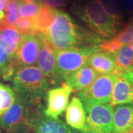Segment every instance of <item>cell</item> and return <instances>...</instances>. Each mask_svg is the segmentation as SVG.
Listing matches in <instances>:
<instances>
[{"mask_svg":"<svg viewBox=\"0 0 133 133\" xmlns=\"http://www.w3.org/2000/svg\"><path fill=\"white\" fill-rule=\"evenodd\" d=\"M56 50L93 48L100 38L86 33L74 22L69 15L58 10L52 22L43 34Z\"/></svg>","mask_w":133,"mask_h":133,"instance_id":"1","label":"cell"},{"mask_svg":"<svg viewBox=\"0 0 133 133\" xmlns=\"http://www.w3.org/2000/svg\"><path fill=\"white\" fill-rule=\"evenodd\" d=\"M79 16L98 36L112 38L118 30L120 24L107 14L98 0L92 1L84 5L80 10Z\"/></svg>","mask_w":133,"mask_h":133,"instance_id":"2","label":"cell"},{"mask_svg":"<svg viewBox=\"0 0 133 133\" xmlns=\"http://www.w3.org/2000/svg\"><path fill=\"white\" fill-rule=\"evenodd\" d=\"M49 84L41 70L34 66L19 68L13 78L15 90L25 98L39 97L47 91Z\"/></svg>","mask_w":133,"mask_h":133,"instance_id":"3","label":"cell"},{"mask_svg":"<svg viewBox=\"0 0 133 133\" xmlns=\"http://www.w3.org/2000/svg\"><path fill=\"white\" fill-rule=\"evenodd\" d=\"M120 72H112L98 76L90 85L80 91L78 96L84 106L109 103L115 82Z\"/></svg>","mask_w":133,"mask_h":133,"instance_id":"4","label":"cell"},{"mask_svg":"<svg viewBox=\"0 0 133 133\" xmlns=\"http://www.w3.org/2000/svg\"><path fill=\"white\" fill-rule=\"evenodd\" d=\"M98 46L93 48L59 50L56 52V72L59 81L82 66L87 65L92 52L98 50Z\"/></svg>","mask_w":133,"mask_h":133,"instance_id":"5","label":"cell"},{"mask_svg":"<svg viewBox=\"0 0 133 133\" xmlns=\"http://www.w3.org/2000/svg\"><path fill=\"white\" fill-rule=\"evenodd\" d=\"M83 133H112L113 107L107 104L86 105Z\"/></svg>","mask_w":133,"mask_h":133,"instance_id":"6","label":"cell"},{"mask_svg":"<svg viewBox=\"0 0 133 133\" xmlns=\"http://www.w3.org/2000/svg\"><path fill=\"white\" fill-rule=\"evenodd\" d=\"M40 46L38 54V67L42 72L48 81L56 84L59 81L56 72V52L57 50L48 42L42 33L36 34Z\"/></svg>","mask_w":133,"mask_h":133,"instance_id":"7","label":"cell"},{"mask_svg":"<svg viewBox=\"0 0 133 133\" xmlns=\"http://www.w3.org/2000/svg\"><path fill=\"white\" fill-rule=\"evenodd\" d=\"M28 115L26 98L17 94L14 103L0 117V128L8 133L14 132L27 121Z\"/></svg>","mask_w":133,"mask_h":133,"instance_id":"8","label":"cell"},{"mask_svg":"<svg viewBox=\"0 0 133 133\" xmlns=\"http://www.w3.org/2000/svg\"><path fill=\"white\" fill-rule=\"evenodd\" d=\"M133 103V70L121 71L115 82L109 104L112 107Z\"/></svg>","mask_w":133,"mask_h":133,"instance_id":"9","label":"cell"},{"mask_svg":"<svg viewBox=\"0 0 133 133\" xmlns=\"http://www.w3.org/2000/svg\"><path fill=\"white\" fill-rule=\"evenodd\" d=\"M40 42L36 35H22L21 42L16 51L14 60L18 67L32 66L38 58Z\"/></svg>","mask_w":133,"mask_h":133,"instance_id":"10","label":"cell"},{"mask_svg":"<svg viewBox=\"0 0 133 133\" xmlns=\"http://www.w3.org/2000/svg\"><path fill=\"white\" fill-rule=\"evenodd\" d=\"M72 92L71 89L64 84L60 87L48 91L47 107L44 110L45 116L51 118H58L68 107L69 98Z\"/></svg>","mask_w":133,"mask_h":133,"instance_id":"11","label":"cell"},{"mask_svg":"<svg viewBox=\"0 0 133 133\" xmlns=\"http://www.w3.org/2000/svg\"><path fill=\"white\" fill-rule=\"evenodd\" d=\"M87 64L100 75L121 72L117 66L113 53L101 51L100 49L92 52Z\"/></svg>","mask_w":133,"mask_h":133,"instance_id":"12","label":"cell"},{"mask_svg":"<svg viewBox=\"0 0 133 133\" xmlns=\"http://www.w3.org/2000/svg\"><path fill=\"white\" fill-rule=\"evenodd\" d=\"M98 75L92 67L85 65L67 76L64 79V84L72 91H81L90 85L98 77Z\"/></svg>","mask_w":133,"mask_h":133,"instance_id":"13","label":"cell"},{"mask_svg":"<svg viewBox=\"0 0 133 133\" xmlns=\"http://www.w3.org/2000/svg\"><path fill=\"white\" fill-rule=\"evenodd\" d=\"M112 133H124L133 127V103L117 105L113 109Z\"/></svg>","mask_w":133,"mask_h":133,"instance_id":"14","label":"cell"},{"mask_svg":"<svg viewBox=\"0 0 133 133\" xmlns=\"http://www.w3.org/2000/svg\"><path fill=\"white\" fill-rule=\"evenodd\" d=\"M22 35L14 27L0 23V48L11 58H14Z\"/></svg>","mask_w":133,"mask_h":133,"instance_id":"15","label":"cell"},{"mask_svg":"<svg viewBox=\"0 0 133 133\" xmlns=\"http://www.w3.org/2000/svg\"><path fill=\"white\" fill-rule=\"evenodd\" d=\"M66 124L72 128L83 132L86 123L84 106L78 97H73L66 109Z\"/></svg>","mask_w":133,"mask_h":133,"instance_id":"16","label":"cell"},{"mask_svg":"<svg viewBox=\"0 0 133 133\" xmlns=\"http://www.w3.org/2000/svg\"><path fill=\"white\" fill-rule=\"evenodd\" d=\"M132 42H133V21L112 39L100 43L98 48L106 52L114 53L121 48L129 45Z\"/></svg>","mask_w":133,"mask_h":133,"instance_id":"17","label":"cell"},{"mask_svg":"<svg viewBox=\"0 0 133 133\" xmlns=\"http://www.w3.org/2000/svg\"><path fill=\"white\" fill-rule=\"evenodd\" d=\"M33 128L35 133H73L61 120L48 117L36 120Z\"/></svg>","mask_w":133,"mask_h":133,"instance_id":"18","label":"cell"},{"mask_svg":"<svg viewBox=\"0 0 133 133\" xmlns=\"http://www.w3.org/2000/svg\"><path fill=\"white\" fill-rule=\"evenodd\" d=\"M58 10L43 5L38 15L35 17L36 27L38 33L44 34L52 22Z\"/></svg>","mask_w":133,"mask_h":133,"instance_id":"19","label":"cell"},{"mask_svg":"<svg viewBox=\"0 0 133 133\" xmlns=\"http://www.w3.org/2000/svg\"><path fill=\"white\" fill-rule=\"evenodd\" d=\"M18 70L14 58L9 56L0 48V78L5 81L11 80Z\"/></svg>","mask_w":133,"mask_h":133,"instance_id":"20","label":"cell"},{"mask_svg":"<svg viewBox=\"0 0 133 133\" xmlns=\"http://www.w3.org/2000/svg\"><path fill=\"white\" fill-rule=\"evenodd\" d=\"M113 55L117 66L121 71L133 70V50L129 45L121 48Z\"/></svg>","mask_w":133,"mask_h":133,"instance_id":"21","label":"cell"},{"mask_svg":"<svg viewBox=\"0 0 133 133\" xmlns=\"http://www.w3.org/2000/svg\"><path fill=\"white\" fill-rule=\"evenodd\" d=\"M19 14L22 18H35L42 7V0H16Z\"/></svg>","mask_w":133,"mask_h":133,"instance_id":"22","label":"cell"},{"mask_svg":"<svg viewBox=\"0 0 133 133\" xmlns=\"http://www.w3.org/2000/svg\"><path fill=\"white\" fill-rule=\"evenodd\" d=\"M16 95L8 86L0 83V117L14 103Z\"/></svg>","mask_w":133,"mask_h":133,"instance_id":"23","label":"cell"},{"mask_svg":"<svg viewBox=\"0 0 133 133\" xmlns=\"http://www.w3.org/2000/svg\"><path fill=\"white\" fill-rule=\"evenodd\" d=\"M19 4L16 0H10L5 9V19L2 24L6 26L14 27L19 19Z\"/></svg>","mask_w":133,"mask_h":133,"instance_id":"24","label":"cell"},{"mask_svg":"<svg viewBox=\"0 0 133 133\" xmlns=\"http://www.w3.org/2000/svg\"><path fill=\"white\" fill-rule=\"evenodd\" d=\"M105 11L118 24H121L122 14L120 8L118 0H98Z\"/></svg>","mask_w":133,"mask_h":133,"instance_id":"25","label":"cell"},{"mask_svg":"<svg viewBox=\"0 0 133 133\" xmlns=\"http://www.w3.org/2000/svg\"><path fill=\"white\" fill-rule=\"evenodd\" d=\"M14 28L22 35H26V34L36 35L37 34L35 18H33V19L21 18L18 20Z\"/></svg>","mask_w":133,"mask_h":133,"instance_id":"26","label":"cell"},{"mask_svg":"<svg viewBox=\"0 0 133 133\" xmlns=\"http://www.w3.org/2000/svg\"><path fill=\"white\" fill-rule=\"evenodd\" d=\"M42 2L48 7L56 9L66 5V0H42Z\"/></svg>","mask_w":133,"mask_h":133,"instance_id":"27","label":"cell"},{"mask_svg":"<svg viewBox=\"0 0 133 133\" xmlns=\"http://www.w3.org/2000/svg\"><path fill=\"white\" fill-rule=\"evenodd\" d=\"M10 0H0V23L3 22L5 16V9Z\"/></svg>","mask_w":133,"mask_h":133,"instance_id":"28","label":"cell"},{"mask_svg":"<svg viewBox=\"0 0 133 133\" xmlns=\"http://www.w3.org/2000/svg\"><path fill=\"white\" fill-rule=\"evenodd\" d=\"M124 9L129 13H133V0H121Z\"/></svg>","mask_w":133,"mask_h":133,"instance_id":"29","label":"cell"},{"mask_svg":"<svg viewBox=\"0 0 133 133\" xmlns=\"http://www.w3.org/2000/svg\"><path fill=\"white\" fill-rule=\"evenodd\" d=\"M124 133H133V127L131 129H129L128 131H127V132H125Z\"/></svg>","mask_w":133,"mask_h":133,"instance_id":"30","label":"cell"},{"mask_svg":"<svg viewBox=\"0 0 133 133\" xmlns=\"http://www.w3.org/2000/svg\"><path fill=\"white\" fill-rule=\"evenodd\" d=\"M129 47L131 48V49L133 50V42H132L130 44H129Z\"/></svg>","mask_w":133,"mask_h":133,"instance_id":"31","label":"cell"},{"mask_svg":"<svg viewBox=\"0 0 133 133\" xmlns=\"http://www.w3.org/2000/svg\"><path fill=\"white\" fill-rule=\"evenodd\" d=\"M19 129H18V130H16V131H15L14 132H13V133H22V132H20Z\"/></svg>","mask_w":133,"mask_h":133,"instance_id":"32","label":"cell"},{"mask_svg":"<svg viewBox=\"0 0 133 133\" xmlns=\"http://www.w3.org/2000/svg\"><path fill=\"white\" fill-rule=\"evenodd\" d=\"M0 133H2V130H1V128H0Z\"/></svg>","mask_w":133,"mask_h":133,"instance_id":"33","label":"cell"}]
</instances>
